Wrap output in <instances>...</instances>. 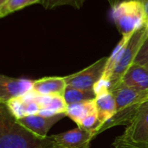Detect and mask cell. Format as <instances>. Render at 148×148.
Instances as JSON below:
<instances>
[{
  "instance_id": "1",
  "label": "cell",
  "mask_w": 148,
  "mask_h": 148,
  "mask_svg": "<svg viewBox=\"0 0 148 148\" xmlns=\"http://www.w3.org/2000/svg\"><path fill=\"white\" fill-rule=\"evenodd\" d=\"M0 148H52L50 136H37L23 126L0 103Z\"/></svg>"
},
{
  "instance_id": "2",
  "label": "cell",
  "mask_w": 148,
  "mask_h": 148,
  "mask_svg": "<svg viewBox=\"0 0 148 148\" xmlns=\"http://www.w3.org/2000/svg\"><path fill=\"white\" fill-rule=\"evenodd\" d=\"M111 92L116 100L117 111L109 121L98 129L95 136L115 126H127L135 116L139 108L148 101V89L129 88L120 84Z\"/></svg>"
},
{
  "instance_id": "3",
  "label": "cell",
  "mask_w": 148,
  "mask_h": 148,
  "mask_svg": "<svg viewBox=\"0 0 148 148\" xmlns=\"http://www.w3.org/2000/svg\"><path fill=\"white\" fill-rule=\"evenodd\" d=\"M112 17L122 36L134 34L145 25V3L142 0H125L112 8Z\"/></svg>"
},
{
  "instance_id": "4",
  "label": "cell",
  "mask_w": 148,
  "mask_h": 148,
  "mask_svg": "<svg viewBox=\"0 0 148 148\" xmlns=\"http://www.w3.org/2000/svg\"><path fill=\"white\" fill-rule=\"evenodd\" d=\"M114 148H148V101L137 111L123 134L115 138Z\"/></svg>"
},
{
  "instance_id": "5",
  "label": "cell",
  "mask_w": 148,
  "mask_h": 148,
  "mask_svg": "<svg viewBox=\"0 0 148 148\" xmlns=\"http://www.w3.org/2000/svg\"><path fill=\"white\" fill-rule=\"evenodd\" d=\"M147 37L148 29L145 25L133 34L109 78L110 91L120 83L123 75L134 63L138 52Z\"/></svg>"
},
{
  "instance_id": "6",
  "label": "cell",
  "mask_w": 148,
  "mask_h": 148,
  "mask_svg": "<svg viewBox=\"0 0 148 148\" xmlns=\"http://www.w3.org/2000/svg\"><path fill=\"white\" fill-rule=\"evenodd\" d=\"M108 57H102L88 68L64 76L66 84L79 89L94 90L95 86L103 77Z\"/></svg>"
},
{
  "instance_id": "7",
  "label": "cell",
  "mask_w": 148,
  "mask_h": 148,
  "mask_svg": "<svg viewBox=\"0 0 148 148\" xmlns=\"http://www.w3.org/2000/svg\"><path fill=\"white\" fill-rule=\"evenodd\" d=\"M94 138L93 131L80 127L50 136L52 148H90Z\"/></svg>"
},
{
  "instance_id": "8",
  "label": "cell",
  "mask_w": 148,
  "mask_h": 148,
  "mask_svg": "<svg viewBox=\"0 0 148 148\" xmlns=\"http://www.w3.org/2000/svg\"><path fill=\"white\" fill-rule=\"evenodd\" d=\"M34 81L28 79L12 78L2 75L0 76V103L21 97L32 90Z\"/></svg>"
},
{
  "instance_id": "9",
  "label": "cell",
  "mask_w": 148,
  "mask_h": 148,
  "mask_svg": "<svg viewBox=\"0 0 148 148\" xmlns=\"http://www.w3.org/2000/svg\"><path fill=\"white\" fill-rule=\"evenodd\" d=\"M66 116V114H59L51 117H44L39 114L28 115L17 121L25 128L40 137H47L49 129L61 119Z\"/></svg>"
},
{
  "instance_id": "10",
  "label": "cell",
  "mask_w": 148,
  "mask_h": 148,
  "mask_svg": "<svg viewBox=\"0 0 148 148\" xmlns=\"http://www.w3.org/2000/svg\"><path fill=\"white\" fill-rule=\"evenodd\" d=\"M35 101L40 107L39 115L51 117L59 114H66L68 105L62 95H41L36 94Z\"/></svg>"
},
{
  "instance_id": "11",
  "label": "cell",
  "mask_w": 148,
  "mask_h": 148,
  "mask_svg": "<svg viewBox=\"0 0 148 148\" xmlns=\"http://www.w3.org/2000/svg\"><path fill=\"white\" fill-rule=\"evenodd\" d=\"M95 104H96V111H97L100 127H101L104 123L109 121L115 114L117 111L116 100L114 94L110 90H108L96 95Z\"/></svg>"
},
{
  "instance_id": "12",
  "label": "cell",
  "mask_w": 148,
  "mask_h": 148,
  "mask_svg": "<svg viewBox=\"0 0 148 148\" xmlns=\"http://www.w3.org/2000/svg\"><path fill=\"white\" fill-rule=\"evenodd\" d=\"M66 86L64 77H43L34 81L32 90L41 95H63Z\"/></svg>"
},
{
  "instance_id": "13",
  "label": "cell",
  "mask_w": 148,
  "mask_h": 148,
  "mask_svg": "<svg viewBox=\"0 0 148 148\" xmlns=\"http://www.w3.org/2000/svg\"><path fill=\"white\" fill-rule=\"evenodd\" d=\"M120 84L129 88L148 89V71L144 66L133 63L118 85Z\"/></svg>"
},
{
  "instance_id": "14",
  "label": "cell",
  "mask_w": 148,
  "mask_h": 148,
  "mask_svg": "<svg viewBox=\"0 0 148 148\" xmlns=\"http://www.w3.org/2000/svg\"><path fill=\"white\" fill-rule=\"evenodd\" d=\"M96 112L95 99L68 105L66 116L69 117L77 126L88 115Z\"/></svg>"
},
{
  "instance_id": "15",
  "label": "cell",
  "mask_w": 148,
  "mask_h": 148,
  "mask_svg": "<svg viewBox=\"0 0 148 148\" xmlns=\"http://www.w3.org/2000/svg\"><path fill=\"white\" fill-rule=\"evenodd\" d=\"M63 98L67 105L95 100L96 95L94 90H83L67 85L63 93Z\"/></svg>"
},
{
  "instance_id": "16",
  "label": "cell",
  "mask_w": 148,
  "mask_h": 148,
  "mask_svg": "<svg viewBox=\"0 0 148 148\" xmlns=\"http://www.w3.org/2000/svg\"><path fill=\"white\" fill-rule=\"evenodd\" d=\"M132 36H133V34L122 36L121 40L117 44V46L115 47V49L112 52L111 56L108 59V62H107V65H106V69H105V72H104L102 79L109 81V78H110V76H111L114 69V67L117 64L118 61L120 60L121 56V54H122V52H123L127 43L128 42V41L130 40Z\"/></svg>"
},
{
  "instance_id": "17",
  "label": "cell",
  "mask_w": 148,
  "mask_h": 148,
  "mask_svg": "<svg viewBox=\"0 0 148 148\" xmlns=\"http://www.w3.org/2000/svg\"><path fill=\"white\" fill-rule=\"evenodd\" d=\"M29 97L28 93L21 97H16L10 100L6 103H3L7 106L10 113L17 119H22L25 116H28V108H29Z\"/></svg>"
},
{
  "instance_id": "18",
  "label": "cell",
  "mask_w": 148,
  "mask_h": 148,
  "mask_svg": "<svg viewBox=\"0 0 148 148\" xmlns=\"http://www.w3.org/2000/svg\"><path fill=\"white\" fill-rule=\"evenodd\" d=\"M42 1V0H7L4 4L0 6V16L4 17L31 4L37 3H41Z\"/></svg>"
},
{
  "instance_id": "19",
  "label": "cell",
  "mask_w": 148,
  "mask_h": 148,
  "mask_svg": "<svg viewBox=\"0 0 148 148\" xmlns=\"http://www.w3.org/2000/svg\"><path fill=\"white\" fill-rule=\"evenodd\" d=\"M86 0H42L41 3L45 9H53L59 6L69 5L75 9L82 7Z\"/></svg>"
},
{
  "instance_id": "20",
  "label": "cell",
  "mask_w": 148,
  "mask_h": 148,
  "mask_svg": "<svg viewBox=\"0 0 148 148\" xmlns=\"http://www.w3.org/2000/svg\"><path fill=\"white\" fill-rule=\"evenodd\" d=\"M78 127L85 129V130L93 131L95 134V133L98 130V128L100 127V122H99V119H98L97 111L88 115L86 118H84L82 121V122L78 125Z\"/></svg>"
},
{
  "instance_id": "21",
  "label": "cell",
  "mask_w": 148,
  "mask_h": 148,
  "mask_svg": "<svg viewBox=\"0 0 148 148\" xmlns=\"http://www.w3.org/2000/svg\"><path fill=\"white\" fill-rule=\"evenodd\" d=\"M134 63L140 64V65H146L148 63V37L147 40L144 42L143 45L141 46L140 51L138 52Z\"/></svg>"
},
{
  "instance_id": "22",
  "label": "cell",
  "mask_w": 148,
  "mask_h": 148,
  "mask_svg": "<svg viewBox=\"0 0 148 148\" xmlns=\"http://www.w3.org/2000/svg\"><path fill=\"white\" fill-rule=\"evenodd\" d=\"M108 2V3L110 4V6L113 8V7H114L115 5H117L118 3H121V2H123V1H125V0H107Z\"/></svg>"
},
{
  "instance_id": "23",
  "label": "cell",
  "mask_w": 148,
  "mask_h": 148,
  "mask_svg": "<svg viewBox=\"0 0 148 148\" xmlns=\"http://www.w3.org/2000/svg\"><path fill=\"white\" fill-rule=\"evenodd\" d=\"M7 0H0V6H2L3 4H4L6 3Z\"/></svg>"
},
{
  "instance_id": "24",
  "label": "cell",
  "mask_w": 148,
  "mask_h": 148,
  "mask_svg": "<svg viewBox=\"0 0 148 148\" xmlns=\"http://www.w3.org/2000/svg\"><path fill=\"white\" fill-rule=\"evenodd\" d=\"M144 67L146 68V69H147V71H148V63H147L146 65H144Z\"/></svg>"
},
{
  "instance_id": "25",
  "label": "cell",
  "mask_w": 148,
  "mask_h": 148,
  "mask_svg": "<svg viewBox=\"0 0 148 148\" xmlns=\"http://www.w3.org/2000/svg\"><path fill=\"white\" fill-rule=\"evenodd\" d=\"M142 1H146V0H142Z\"/></svg>"
}]
</instances>
